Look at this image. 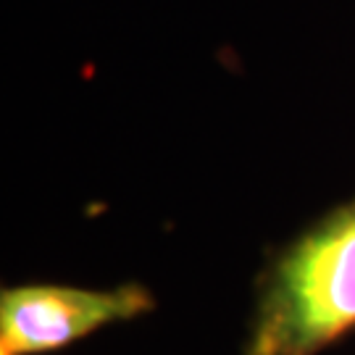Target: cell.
Returning <instances> with one entry per match:
<instances>
[{"label": "cell", "instance_id": "cell-1", "mask_svg": "<svg viewBox=\"0 0 355 355\" xmlns=\"http://www.w3.org/2000/svg\"><path fill=\"white\" fill-rule=\"evenodd\" d=\"M355 327V200L331 211L268 268L245 355H316Z\"/></svg>", "mask_w": 355, "mask_h": 355}, {"label": "cell", "instance_id": "cell-2", "mask_svg": "<svg viewBox=\"0 0 355 355\" xmlns=\"http://www.w3.org/2000/svg\"><path fill=\"white\" fill-rule=\"evenodd\" d=\"M155 308L142 284L111 290L21 284L0 295V355H45Z\"/></svg>", "mask_w": 355, "mask_h": 355}]
</instances>
